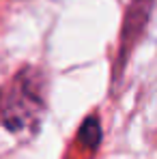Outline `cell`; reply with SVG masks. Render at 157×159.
<instances>
[{
    "mask_svg": "<svg viewBox=\"0 0 157 159\" xmlns=\"http://www.w3.org/2000/svg\"><path fill=\"white\" fill-rule=\"evenodd\" d=\"M78 138H80V142H82L84 146H88V148H97V144H99V140H101L99 123H97L95 118H88V120L82 125Z\"/></svg>",
    "mask_w": 157,
    "mask_h": 159,
    "instance_id": "cell-1",
    "label": "cell"
}]
</instances>
